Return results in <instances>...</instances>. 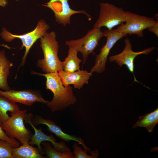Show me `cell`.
I'll use <instances>...</instances> for the list:
<instances>
[{"label": "cell", "instance_id": "1", "mask_svg": "<svg viewBox=\"0 0 158 158\" xmlns=\"http://www.w3.org/2000/svg\"><path fill=\"white\" fill-rule=\"evenodd\" d=\"M32 73L46 78V89L50 90L53 94L52 99L47 104L52 112L63 110L76 101L72 87L70 85H64L58 72L40 73L32 72Z\"/></svg>", "mask_w": 158, "mask_h": 158}, {"label": "cell", "instance_id": "2", "mask_svg": "<svg viewBox=\"0 0 158 158\" xmlns=\"http://www.w3.org/2000/svg\"><path fill=\"white\" fill-rule=\"evenodd\" d=\"M40 39V46L44 57L38 60L37 67L46 73L58 72L63 70L62 62L58 56L59 46L55 32H47Z\"/></svg>", "mask_w": 158, "mask_h": 158}, {"label": "cell", "instance_id": "3", "mask_svg": "<svg viewBox=\"0 0 158 158\" xmlns=\"http://www.w3.org/2000/svg\"><path fill=\"white\" fill-rule=\"evenodd\" d=\"M27 110H18L11 113V116L1 126L10 137L17 140L21 145L29 144L33 135L24 124V118Z\"/></svg>", "mask_w": 158, "mask_h": 158}, {"label": "cell", "instance_id": "4", "mask_svg": "<svg viewBox=\"0 0 158 158\" xmlns=\"http://www.w3.org/2000/svg\"><path fill=\"white\" fill-rule=\"evenodd\" d=\"M49 28V26L46 21L41 19L38 21L35 28L30 32L22 35H14L3 28L0 35L2 38L6 42H11L16 39L21 40L22 43V48L25 47V51L20 67L24 65L27 55L34 43L38 39L43 37Z\"/></svg>", "mask_w": 158, "mask_h": 158}, {"label": "cell", "instance_id": "5", "mask_svg": "<svg viewBox=\"0 0 158 158\" xmlns=\"http://www.w3.org/2000/svg\"><path fill=\"white\" fill-rule=\"evenodd\" d=\"M99 13L93 27L100 28L105 27L111 30L125 22L126 12L123 9L108 3H99Z\"/></svg>", "mask_w": 158, "mask_h": 158}, {"label": "cell", "instance_id": "6", "mask_svg": "<svg viewBox=\"0 0 158 158\" xmlns=\"http://www.w3.org/2000/svg\"><path fill=\"white\" fill-rule=\"evenodd\" d=\"M153 17L127 11L126 12L125 23L120 25L116 29L118 32L130 35H136L139 37H143V31L153 26L156 22Z\"/></svg>", "mask_w": 158, "mask_h": 158}, {"label": "cell", "instance_id": "7", "mask_svg": "<svg viewBox=\"0 0 158 158\" xmlns=\"http://www.w3.org/2000/svg\"><path fill=\"white\" fill-rule=\"evenodd\" d=\"M104 36V32L101 31L100 28L93 27L82 38L67 41L65 44L68 46L74 48L82 54L84 64L90 54L95 55L94 50L98 46L100 40Z\"/></svg>", "mask_w": 158, "mask_h": 158}, {"label": "cell", "instance_id": "8", "mask_svg": "<svg viewBox=\"0 0 158 158\" xmlns=\"http://www.w3.org/2000/svg\"><path fill=\"white\" fill-rule=\"evenodd\" d=\"M104 36L107 37L106 42L100 50L99 54L95 55V60L94 66L91 69L92 73H100L105 70L108 56L111 48L119 40L127 35L118 32L116 29L105 30L104 32Z\"/></svg>", "mask_w": 158, "mask_h": 158}, {"label": "cell", "instance_id": "9", "mask_svg": "<svg viewBox=\"0 0 158 158\" xmlns=\"http://www.w3.org/2000/svg\"><path fill=\"white\" fill-rule=\"evenodd\" d=\"M125 46L121 52L111 56L109 59V62L115 61L121 67L125 65L129 71L132 73L134 77V82L140 83L136 80L134 74V59L136 56L141 54L148 55L155 49L154 47L147 48L142 51L135 52L132 49V45L129 38H127L124 40Z\"/></svg>", "mask_w": 158, "mask_h": 158}, {"label": "cell", "instance_id": "10", "mask_svg": "<svg viewBox=\"0 0 158 158\" xmlns=\"http://www.w3.org/2000/svg\"><path fill=\"white\" fill-rule=\"evenodd\" d=\"M68 0H50L43 5L51 10L54 13L56 21L64 26L70 24L71 17L74 14L83 13L89 18H91L85 10L76 11L72 9L68 4Z\"/></svg>", "mask_w": 158, "mask_h": 158}, {"label": "cell", "instance_id": "11", "mask_svg": "<svg viewBox=\"0 0 158 158\" xmlns=\"http://www.w3.org/2000/svg\"><path fill=\"white\" fill-rule=\"evenodd\" d=\"M33 115L32 113L25 114L24 118L25 122L29 123L35 131V133L31 138L29 144L31 145H36L40 153L42 154L41 142L44 141H49L51 143L53 148L60 152L71 151L70 149L66 145L64 142H56L54 137L52 135H47L42 131L41 128H37L33 124L32 119Z\"/></svg>", "mask_w": 158, "mask_h": 158}, {"label": "cell", "instance_id": "12", "mask_svg": "<svg viewBox=\"0 0 158 158\" xmlns=\"http://www.w3.org/2000/svg\"><path fill=\"white\" fill-rule=\"evenodd\" d=\"M0 95L15 103L18 102L28 106L37 102L47 104L50 102L44 99L39 91L31 90H14L10 89L2 91L0 89Z\"/></svg>", "mask_w": 158, "mask_h": 158}, {"label": "cell", "instance_id": "13", "mask_svg": "<svg viewBox=\"0 0 158 158\" xmlns=\"http://www.w3.org/2000/svg\"><path fill=\"white\" fill-rule=\"evenodd\" d=\"M32 122L34 125H37L43 124L46 125L48 131L56 135L66 142H69L73 140L78 142L81 145L84 150L86 151L90 150L89 148L85 144L84 140L80 137H77L75 136L68 135L65 133L61 127L52 121L43 118L39 115H36L32 119Z\"/></svg>", "mask_w": 158, "mask_h": 158}, {"label": "cell", "instance_id": "14", "mask_svg": "<svg viewBox=\"0 0 158 158\" xmlns=\"http://www.w3.org/2000/svg\"><path fill=\"white\" fill-rule=\"evenodd\" d=\"M58 74L64 85H72L74 88L80 89L84 85L87 84L92 73L80 69L72 72H66L63 70L59 71Z\"/></svg>", "mask_w": 158, "mask_h": 158}, {"label": "cell", "instance_id": "15", "mask_svg": "<svg viewBox=\"0 0 158 158\" xmlns=\"http://www.w3.org/2000/svg\"><path fill=\"white\" fill-rule=\"evenodd\" d=\"M13 63L7 59L4 49L0 51V89L7 91L11 89L7 79L10 74V69Z\"/></svg>", "mask_w": 158, "mask_h": 158}, {"label": "cell", "instance_id": "16", "mask_svg": "<svg viewBox=\"0 0 158 158\" xmlns=\"http://www.w3.org/2000/svg\"><path fill=\"white\" fill-rule=\"evenodd\" d=\"M13 158H44L40 152L38 148L29 144H24L20 147H13Z\"/></svg>", "mask_w": 158, "mask_h": 158}, {"label": "cell", "instance_id": "17", "mask_svg": "<svg viewBox=\"0 0 158 158\" xmlns=\"http://www.w3.org/2000/svg\"><path fill=\"white\" fill-rule=\"evenodd\" d=\"M68 47V55L62 62V64L63 70L72 72L80 69V63L83 61L78 56V51L72 47Z\"/></svg>", "mask_w": 158, "mask_h": 158}, {"label": "cell", "instance_id": "18", "mask_svg": "<svg viewBox=\"0 0 158 158\" xmlns=\"http://www.w3.org/2000/svg\"><path fill=\"white\" fill-rule=\"evenodd\" d=\"M158 123V108L143 116L139 117L138 121L132 126V129L137 127H144L149 132L153 131Z\"/></svg>", "mask_w": 158, "mask_h": 158}, {"label": "cell", "instance_id": "19", "mask_svg": "<svg viewBox=\"0 0 158 158\" xmlns=\"http://www.w3.org/2000/svg\"><path fill=\"white\" fill-rule=\"evenodd\" d=\"M20 110L16 103L0 95V124L1 125L9 117L7 112L11 113Z\"/></svg>", "mask_w": 158, "mask_h": 158}, {"label": "cell", "instance_id": "20", "mask_svg": "<svg viewBox=\"0 0 158 158\" xmlns=\"http://www.w3.org/2000/svg\"><path fill=\"white\" fill-rule=\"evenodd\" d=\"M42 154L44 153L49 158H74L75 156L71 151L60 152L52 147L49 142L43 141L41 143Z\"/></svg>", "mask_w": 158, "mask_h": 158}, {"label": "cell", "instance_id": "21", "mask_svg": "<svg viewBox=\"0 0 158 158\" xmlns=\"http://www.w3.org/2000/svg\"><path fill=\"white\" fill-rule=\"evenodd\" d=\"M73 154L75 158H97L99 153L98 150L92 151L90 152L92 155H89L86 153L87 151L83 150L82 148L76 143L73 144Z\"/></svg>", "mask_w": 158, "mask_h": 158}, {"label": "cell", "instance_id": "22", "mask_svg": "<svg viewBox=\"0 0 158 158\" xmlns=\"http://www.w3.org/2000/svg\"><path fill=\"white\" fill-rule=\"evenodd\" d=\"M13 147L8 142L0 139V158H13Z\"/></svg>", "mask_w": 158, "mask_h": 158}, {"label": "cell", "instance_id": "23", "mask_svg": "<svg viewBox=\"0 0 158 158\" xmlns=\"http://www.w3.org/2000/svg\"><path fill=\"white\" fill-rule=\"evenodd\" d=\"M0 139L5 140L11 144L13 147L19 146L20 142L16 139L9 137L2 129L0 124Z\"/></svg>", "mask_w": 158, "mask_h": 158}, {"label": "cell", "instance_id": "24", "mask_svg": "<svg viewBox=\"0 0 158 158\" xmlns=\"http://www.w3.org/2000/svg\"><path fill=\"white\" fill-rule=\"evenodd\" d=\"M149 31L154 34L157 37L158 36V20H157L156 23L152 26L148 28Z\"/></svg>", "mask_w": 158, "mask_h": 158}, {"label": "cell", "instance_id": "25", "mask_svg": "<svg viewBox=\"0 0 158 158\" xmlns=\"http://www.w3.org/2000/svg\"><path fill=\"white\" fill-rule=\"evenodd\" d=\"M7 0H0V6L5 7L8 4Z\"/></svg>", "mask_w": 158, "mask_h": 158}, {"label": "cell", "instance_id": "26", "mask_svg": "<svg viewBox=\"0 0 158 158\" xmlns=\"http://www.w3.org/2000/svg\"><path fill=\"white\" fill-rule=\"evenodd\" d=\"M16 0V1H18L19 0Z\"/></svg>", "mask_w": 158, "mask_h": 158}]
</instances>
